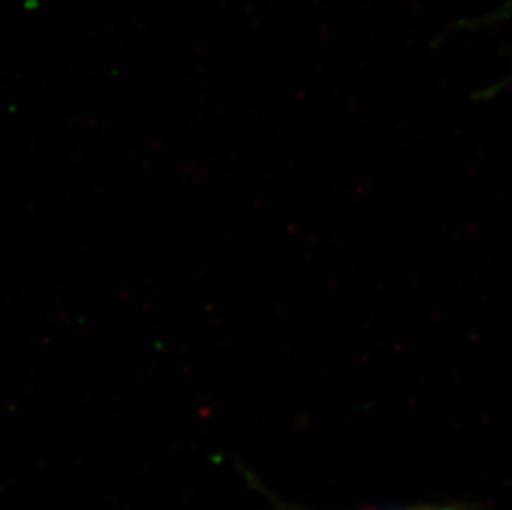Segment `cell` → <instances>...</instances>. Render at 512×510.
<instances>
[{"label": "cell", "mask_w": 512, "mask_h": 510, "mask_svg": "<svg viewBox=\"0 0 512 510\" xmlns=\"http://www.w3.org/2000/svg\"><path fill=\"white\" fill-rule=\"evenodd\" d=\"M431 510H458V509H451V507H443V509H431Z\"/></svg>", "instance_id": "6da1fadb"}]
</instances>
